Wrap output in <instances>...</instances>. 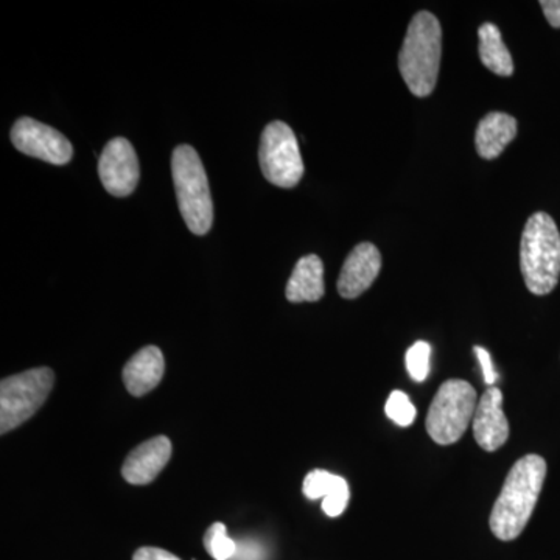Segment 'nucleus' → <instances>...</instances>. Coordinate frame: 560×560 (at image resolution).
Instances as JSON below:
<instances>
[{
  "label": "nucleus",
  "instance_id": "nucleus-3",
  "mask_svg": "<svg viewBox=\"0 0 560 560\" xmlns=\"http://www.w3.org/2000/svg\"><path fill=\"white\" fill-rule=\"evenodd\" d=\"M521 270L526 289L547 296L560 278V232L547 212H536L526 221L521 243Z\"/></svg>",
  "mask_w": 560,
  "mask_h": 560
},
{
  "label": "nucleus",
  "instance_id": "nucleus-8",
  "mask_svg": "<svg viewBox=\"0 0 560 560\" xmlns=\"http://www.w3.org/2000/svg\"><path fill=\"white\" fill-rule=\"evenodd\" d=\"M10 138L16 150L36 160L54 165L72 160V143L60 131L31 117H21L11 128Z\"/></svg>",
  "mask_w": 560,
  "mask_h": 560
},
{
  "label": "nucleus",
  "instance_id": "nucleus-10",
  "mask_svg": "<svg viewBox=\"0 0 560 560\" xmlns=\"http://www.w3.org/2000/svg\"><path fill=\"white\" fill-rule=\"evenodd\" d=\"M382 271V254L372 243H360L350 250L348 259L342 265L338 278V293L345 300H355L364 291L371 289L372 283Z\"/></svg>",
  "mask_w": 560,
  "mask_h": 560
},
{
  "label": "nucleus",
  "instance_id": "nucleus-6",
  "mask_svg": "<svg viewBox=\"0 0 560 560\" xmlns=\"http://www.w3.org/2000/svg\"><path fill=\"white\" fill-rule=\"evenodd\" d=\"M50 368H36L11 375L0 383V433L7 434L35 415L54 388Z\"/></svg>",
  "mask_w": 560,
  "mask_h": 560
},
{
  "label": "nucleus",
  "instance_id": "nucleus-21",
  "mask_svg": "<svg viewBox=\"0 0 560 560\" xmlns=\"http://www.w3.org/2000/svg\"><path fill=\"white\" fill-rule=\"evenodd\" d=\"M349 499V485L341 486L340 489L335 490V492H331L330 495L323 500L324 514L329 515L331 518L340 517L346 508H348Z\"/></svg>",
  "mask_w": 560,
  "mask_h": 560
},
{
  "label": "nucleus",
  "instance_id": "nucleus-14",
  "mask_svg": "<svg viewBox=\"0 0 560 560\" xmlns=\"http://www.w3.org/2000/svg\"><path fill=\"white\" fill-rule=\"evenodd\" d=\"M517 120L506 113H489L475 132V147L482 160H497L517 136Z\"/></svg>",
  "mask_w": 560,
  "mask_h": 560
},
{
  "label": "nucleus",
  "instance_id": "nucleus-19",
  "mask_svg": "<svg viewBox=\"0 0 560 560\" xmlns=\"http://www.w3.org/2000/svg\"><path fill=\"white\" fill-rule=\"evenodd\" d=\"M431 346L427 341H416L405 355L408 374L415 382H423L430 374Z\"/></svg>",
  "mask_w": 560,
  "mask_h": 560
},
{
  "label": "nucleus",
  "instance_id": "nucleus-13",
  "mask_svg": "<svg viewBox=\"0 0 560 560\" xmlns=\"http://www.w3.org/2000/svg\"><path fill=\"white\" fill-rule=\"evenodd\" d=\"M164 372L165 360L161 349L156 346H147L125 364L121 378L131 396L142 397L160 385Z\"/></svg>",
  "mask_w": 560,
  "mask_h": 560
},
{
  "label": "nucleus",
  "instance_id": "nucleus-20",
  "mask_svg": "<svg viewBox=\"0 0 560 560\" xmlns=\"http://www.w3.org/2000/svg\"><path fill=\"white\" fill-rule=\"evenodd\" d=\"M386 416L399 427H410L415 422L416 407L404 390H393L385 405Z\"/></svg>",
  "mask_w": 560,
  "mask_h": 560
},
{
  "label": "nucleus",
  "instance_id": "nucleus-1",
  "mask_svg": "<svg viewBox=\"0 0 560 560\" xmlns=\"http://www.w3.org/2000/svg\"><path fill=\"white\" fill-rule=\"evenodd\" d=\"M547 470V460L539 455L523 456L512 466L490 512V530L497 539L515 540L525 530L539 501Z\"/></svg>",
  "mask_w": 560,
  "mask_h": 560
},
{
  "label": "nucleus",
  "instance_id": "nucleus-11",
  "mask_svg": "<svg viewBox=\"0 0 560 560\" xmlns=\"http://www.w3.org/2000/svg\"><path fill=\"white\" fill-rule=\"evenodd\" d=\"M474 436L482 451L495 452L510 440V422L503 411V394L497 386L485 390L474 416Z\"/></svg>",
  "mask_w": 560,
  "mask_h": 560
},
{
  "label": "nucleus",
  "instance_id": "nucleus-15",
  "mask_svg": "<svg viewBox=\"0 0 560 560\" xmlns=\"http://www.w3.org/2000/svg\"><path fill=\"white\" fill-rule=\"evenodd\" d=\"M324 293H326V287H324L323 260L315 254L302 257L287 283V300L293 304L316 302L323 300Z\"/></svg>",
  "mask_w": 560,
  "mask_h": 560
},
{
  "label": "nucleus",
  "instance_id": "nucleus-22",
  "mask_svg": "<svg viewBox=\"0 0 560 560\" xmlns=\"http://www.w3.org/2000/svg\"><path fill=\"white\" fill-rule=\"evenodd\" d=\"M475 355L480 361L482 375H485L486 385L493 386L499 381V374H497L495 368H493L492 359L490 353L481 346H475Z\"/></svg>",
  "mask_w": 560,
  "mask_h": 560
},
{
  "label": "nucleus",
  "instance_id": "nucleus-9",
  "mask_svg": "<svg viewBox=\"0 0 560 560\" xmlns=\"http://www.w3.org/2000/svg\"><path fill=\"white\" fill-rule=\"evenodd\" d=\"M103 187L114 197H128L140 178L138 154L127 139L116 138L106 143L98 161Z\"/></svg>",
  "mask_w": 560,
  "mask_h": 560
},
{
  "label": "nucleus",
  "instance_id": "nucleus-16",
  "mask_svg": "<svg viewBox=\"0 0 560 560\" xmlns=\"http://www.w3.org/2000/svg\"><path fill=\"white\" fill-rule=\"evenodd\" d=\"M480 36V60L482 65L500 77H511L514 73V61L506 44L501 38L500 28L492 22H486L478 31Z\"/></svg>",
  "mask_w": 560,
  "mask_h": 560
},
{
  "label": "nucleus",
  "instance_id": "nucleus-23",
  "mask_svg": "<svg viewBox=\"0 0 560 560\" xmlns=\"http://www.w3.org/2000/svg\"><path fill=\"white\" fill-rule=\"evenodd\" d=\"M132 560H180L172 552L161 550V548L143 547L132 556Z\"/></svg>",
  "mask_w": 560,
  "mask_h": 560
},
{
  "label": "nucleus",
  "instance_id": "nucleus-5",
  "mask_svg": "<svg viewBox=\"0 0 560 560\" xmlns=\"http://www.w3.org/2000/svg\"><path fill=\"white\" fill-rule=\"evenodd\" d=\"M477 405V390L469 382L451 378L442 383L427 415V433L436 444H456L474 422Z\"/></svg>",
  "mask_w": 560,
  "mask_h": 560
},
{
  "label": "nucleus",
  "instance_id": "nucleus-4",
  "mask_svg": "<svg viewBox=\"0 0 560 560\" xmlns=\"http://www.w3.org/2000/svg\"><path fill=\"white\" fill-rule=\"evenodd\" d=\"M172 175L179 212L195 235H206L213 223V202L208 175L197 150L179 145L173 151Z\"/></svg>",
  "mask_w": 560,
  "mask_h": 560
},
{
  "label": "nucleus",
  "instance_id": "nucleus-24",
  "mask_svg": "<svg viewBox=\"0 0 560 560\" xmlns=\"http://www.w3.org/2000/svg\"><path fill=\"white\" fill-rule=\"evenodd\" d=\"M540 7L551 27L560 28V0H541Z\"/></svg>",
  "mask_w": 560,
  "mask_h": 560
},
{
  "label": "nucleus",
  "instance_id": "nucleus-2",
  "mask_svg": "<svg viewBox=\"0 0 560 560\" xmlns=\"http://www.w3.org/2000/svg\"><path fill=\"white\" fill-rule=\"evenodd\" d=\"M442 28L430 11L415 14L399 54V70L416 97H429L440 75Z\"/></svg>",
  "mask_w": 560,
  "mask_h": 560
},
{
  "label": "nucleus",
  "instance_id": "nucleus-17",
  "mask_svg": "<svg viewBox=\"0 0 560 560\" xmlns=\"http://www.w3.org/2000/svg\"><path fill=\"white\" fill-rule=\"evenodd\" d=\"M345 485H348L345 478L330 474V471L316 469L304 478L302 492L308 500L326 499L327 495Z\"/></svg>",
  "mask_w": 560,
  "mask_h": 560
},
{
  "label": "nucleus",
  "instance_id": "nucleus-7",
  "mask_svg": "<svg viewBox=\"0 0 560 560\" xmlns=\"http://www.w3.org/2000/svg\"><path fill=\"white\" fill-rule=\"evenodd\" d=\"M259 161L265 178L282 189L296 187L304 176L300 143L283 121H271L261 132Z\"/></svg>",
  "mask_w": 560,
  "mask_h": 560
},
{
  "label": "nucleus",
  "instance_id": "nucleus-18",
  "mask_svg": "<svg viewBox=\"0 0 560 560\" xmlns=\"http://www.w3.org/2000/svg\"><path fill=\"white\" fill-rule=\"evenodd\" d=\"M205 548L215 560H230L237 552V544L228 537L223 523L217 522L205 534Z\"/></svg>",
  "mask_w": 560,
  "mask_h": 560
},
{
  "label": "nucleus",
  "instance_id": "nucleus-12",
  "mask_svg": "<svg viewBox=\"0 0 560 560\" xmlns=\"http://www.w3.org/2000/svg\"><path fill=\"white\" fill-rule=\"evenodd\" d=\"M172 458V442L167 436H156L142 442L127 456L121 466V477L135 486L150 485Z\"/></svg>",
  "mask_w": 560,
  "mask_h": 560
}]
</instances>
